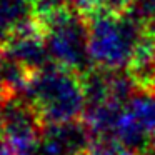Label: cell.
Returning a JSON list of instances; mask_svg holds the SVG:
<instances>
[{"label":"cell","mask_w":155,"mask_h":155,"mask_svg":"<svg viewBox=\"0 0 155 155\" xmlns=\"http://www.w3.org/2000/svg\"><path fill=\"white\" fill-rule=\"evenodd\" d=\"M22 95L35 107L44 125L77 122L87 108L82 75L57 64L30 72Z\"/></svg>","instance_id":"obj_1"},{"label":"cell","mask_w":155,"mask_h":155,"mask_svg":"<svg viewBox=\"0 0 155 155\" xmlns=\"http://www.w3.org/2000/svg\"><path fill=\"white\" fill-rule=\"evenodd\" d=\"M87 22L92 68L102 72L128 70L135 48L145 34V25L130 12H95L87 17Z\"/></svg>","instance_id":"obj_2"},{"label":"cell","mask_w":155,"mask_h":155,"mask_svg":"<svg viewBox=\"0 0 155 155\" xmlns=\"http://www.w3.org/2000/svg\"><path fill=\"white\" fill-rule=\"evenodd\" d=\"M44 30L45 45L52 64L84 75L92 68L88 58L87 15L70 5L35 12Z\"/></svg>","instance_id":"obj_3"},{"label":"cell","mask_w":155,"mask_h":155,"mask_svg":"<svg viewBox=\"0 0 155 155\" xmlns=\"http://www.w3.org/2000/svg\"><path fill=\"white\" fill-rule=\"evenodd\" d=\"M44 122L22 94L5 87L0 94V137L14 155H38Z\"/></svg>","instance_id":"obj_4"},{"label":"cell","mask_w":155,"mask_h":155,"mask_svg":"<svg viewBox=\"0 0 155 155\" xmlns=\"http://www.w3.org/2000/svg\"><path fill=\"white\" fill-rule=\"evenodd\" d=\"M0 57L34 72L48 64V50L37 15L20 25L0 45Z\"/></svg>","instance_id":"obj_5"},{"label":"cell","mask_w":155,"mask_h":155,"mask_svg":"<svg viewBox=\"0 0 155 155\" xmlns=\"http://www.w3.org/2000/svg\"><path fill=\"white\" fill-rule=\"evenodd\" d=\"M90 134L82 120L44 125L38 155H77L87 150Z\"/></svg>","instance_id":"obj_6"},{"label":"cell","mask_w":155,"mask_h":155,"mask_svg":"<svg viewBox=\"0 0 155 155\" xmlns=\"http://www.w3.org/2000/svg\"><path fill=\"white\" fill-rule=\"evenodd\" d=\"M34 15L35 5L27 0H0V45Z\"/></svg>","instance_id":"obj_7"},{"label":"cell","mask_w":155,"mask_h":155,"mask_svg":"<svg viewBox=\"0 0 155 155\" xmlns=\"http://www.w3.org/2000/svg\"><path fill=\"white\" fill-rule=\"evenodd\" d=\"M125 110L152 138L155 137V95L152 92L140 87L127 100Z\"/></svg>","instance_id":"obj_8"},{"label":"cell","mask_w":155,"mask_h":155,"mask_svg":"<svg viewBox=\"0 0 155 155\" xmlns=\"http://www.w3.org/2000/svg\"><path fill=\"white\" fill-rule=\"evenodd\" d=\"M85 152L88 155H143L135 148H132L130 145H127L114 134L90 135Z\"/></svg>","instance_id":"obj_9"},{"label":"cell","mask_w":155,"mask_h":155,"mask_svg":"<svg viewBox=\"0 0 155 155\" xmlns=\"http://www.w3.org/2000/svg\"><path fill=\"white\" fill-rule=\"evenodd\" d=\"M128 12L145 25V22L155 15V0H134Z\"/></svg>","instance_id":"obj_10"},{"label":"cell","mask_w":155,"mask_h":155,"mask_svg":"<svg viewBox=\"0 0 155 155\" xmlns=\"http://www.w3.org/2000/svg\"><path fill=\"white\" fill-rule=\"evenodd\" d=\"M134 0H98V12L125 14L132 8Z\"/></svg>","instance_id":"obj_11"},{"label":"cell","mask_w":155,"mask_h":155,"mask_svg":"<svg viewBox=\"0 0 155 155\" xmlns=\"http://www.w3.org/2000/svg\"><path fill=\"white\" fill-rule=\"evenodd\" d=\"M68 5L87 17L98 12V0H68Z\"/></svg>","instance_id":"obj_12"},{"label":"cell","mask_w":155,"mask_h":155,"mask_svg":"<svg viewBox=\"0 0 155 155\" xmlns=\"http://www.w3.org/2000/svg\"><path fill=\"white\" fill-rule=\"evenodd\" d=\"M142 88H145V90H148V92H152V94L155 95V72L148 77V80L145 82L143 85H142Z\"/></svg>","instance_id":"obj_13"},{"label":"cell","mask_w":155,"mask_h":155,"mask_svg":"<svg viewBox=\"0 0 155 155\" xmlns=\"http://www.w3.org/2000/svg\"><path fill=\"white\" fill-rule=\"evenodd\" d=\"M0 155H14L12 153V148L8 147V143L0 137Z\"/></svg>","instance_id":"obj_14"},{"label":"cell","mask_w":155,"mask_h":155,"mask_svg":"<svg viewBox=\"0 0 155 155\" xmlns=\"http://www.w3.org/2000/svg\"><path fill=\"white\" fill-rule=\"evenodd\" d=\"M145 30L148 32V34H152L155 37V15L152 18H148L147 22H145Z\"/></svg>","instance_id":"obj_15"},{"label":"cell","mask_w":155,"mask_h":155,"mask_svg":"<svg viewBox=\"0 0 155 155\" xmlns=\"http://www.w3.org/2000/svg\"><path fill=\"white\" fill-rule=\"evenodd\" d=\"M5 88V84H4V70H2V58H0V90Z\"/></svg>","instance_id":"obj_16"},{"label":"cell","mask_w":155,"mask_h":155,"mask_svg":"<svg viewBox=\"0 0 155 155\" xmlns=\"http://www.w3.org/2000/svg\"><path fill=\"white\" fill-rule=\"evenodd\" d=\"M27 2H30L32 5H35V7H37V4H38V2H40V0H27Z\"/></svg>","instance_id":"obj_17"},{"label":"cell","mask_w":155,"mask_h":155,"mask_svg":"<svg viewBox=\"0 0 155 155\" xmlns=\"http://www.w3.org/2000/svg\"><path fill=\"white\" fill-rule=\"evenodd\" d=\"M77 155H88L87 152H82V153H77Z\"/></svg>","instance_id":"obj_18"},{"label":"cell","mask_w":155,"mask_h":155,"mask_svg":"<svg viewBox=\"0 0 155 155\" xmlns=\"http://www.w3.org/2000/svg\"><path fill=\"white\" fill-rule=\"evenodd\" d=\"M2 92H4V90H0V94H2Z\"/></svg>","instance_id":"obj_19"}]
</instances>
